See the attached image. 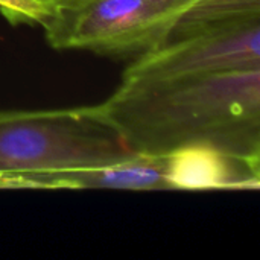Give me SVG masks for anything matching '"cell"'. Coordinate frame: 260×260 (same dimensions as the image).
<instances>
[{
    "label": "cell",
    "instance_id": "cell-8",
    "mask_svg": "<svg viewBox=\"0 0 260 260\" xmlns=\"http://www.w3.org/2000/svg\"><path fill=\"white\" fill-rule=\"evenodd\" d=\"M69 0H0L2 14L14 24L38 23L43 15Z\"/></svg>",
    "mask_w": 260,
    "mask_h": 260
},
{
    "label": "cell",
    "instance_id": "cell-1",
    "mask_svg": "<svg viewBox=\"0 0 260 260\" xmlns=\"http://www.w3.org/2000/svg\"><path fill=\"white\" fill-rule=\"evenodd\" d=\"M99 105L136 154L206 145L260 163V67L123 78Z\"/></svg>",
    "mask_w": 260,
    "mask_h": 260
},
{
    "label": "cell",
    "instance_id": "cell-4",
    "mask_svg": "<svg viewBox=\"0 0 260 260\" xmlns=\"http://www.w3.org/2000/svg\"><path fill=\"white\" fill-rule=\"evenodd\" d=\"M260 67V15L200 30L146 52L123 78H166Z\"/></svg>",
    "mask_w": 260,
    "mask_h": 260
},
{
    "label": "cell",
    "instance_id": "cell-2",
    "mask_svg": "<svg viewBox=\"0 0 260 260\" xmlns=\"http://www.w3.org/2000/svg\"><path fill=\"white\" fill-rule=\"evenodd\" d=\"M101 105L0 113V187L40 175L93 169L134 155Z\"/></svg>",
    "mask_w": 260,
    "mask_h": 260
},
{
    "label": "cell",
    "instance_id": "cell-6",
    "mask_svg": "<svg viewBox=\"0 0 260 260\" xmlns=\"http://www.w3.org/2000/svg\"><path fill=\"white\" fill-rule=\"evenodd\" d=\"M168 155L134 154L119 163L49 174L47 189H126V190H169L166 180Z\"/></svg>",
    "mask_w": 260,
    "mask_h": 260
},
{
    "label": "cell",
    "instance_id": "cell-3",
    "mask_svg": "<svg viewBox=\"0 0 260 260\" xmlns=\"http://www.w3.org/2000/svg\"><path fill=\"white\" fill-rule=\"evenodd\" d=\"M200 0H69L40 18L55 49L143 55L160 47Z\"/></svg>",
    "mask_w": 260,
    "mask_h": 260
},
{
    "label": "cell",
    "instance_id": "cell-7",
    "mask_svg": "<svg viewBox=\"0 0 260 260\" xmlns=\"http://www.w3.org/2000/svg\"><path fill=\"white\" fill-rule=\"evenodd\" d=\"M256 15H260V0H200L178 20L165 43Z\"/></svg>",
    "mask_w": 260,
    "mask_h": 260
},
{
    "label": "cell",
    "instance_id": "cell-5",
    "mask_svg": "<svg viewBox=\"0 0 260 260\" xmlns=\"http://www.w3.org/2000/svg\"><path fill=\"white\" fill-rule=\"evenodd\" d=\"M166 180L177 190L259 189L260 163L195 145L168 155Z\"/></svg>",
    "mask_w": 260,
    "mask_h": 260
}]
</instances>
